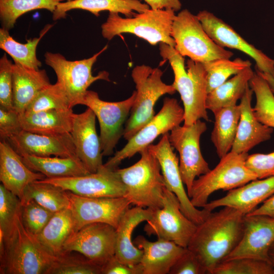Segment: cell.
<instances>
[{
	"label": "cell",
	"instance_id": "obj_20",
	"mask_svg": "<svg viewBox=\"0 0 274 274\" xmlns=\"http://www.w3.org/2000/svg\"><path fill=\"white\" fill-rule=\"evenodd\" d=\"M6 141L20 156H77L71 133L43 134L22 130Z\"/></svg>",
	"mask_w": 274,
	"mask_h": 274
},
{
	"label": "cell",
	"instance_id": "obj_38",
	"mask_svg": "<svg viewBox=\"0 0 274 274\" xmlns=\"http://www.w3.org/2000/svg\"><path fill=\"white\" fill-rule=\"evenodd\" d=\"M203 64L207 72L208 93L228 80L230 76L235 75L252 65L250 60L241 58L233 60L220 58Z\"/></svg>",
	"mask_w": 274,
	"mask_h": 274
},
{
	"label": "cell",
	"instance_id": "obj_6",
	"mask_svg": "<svg viewBox=\"0 0 274 274\" xmlns=\"http://www.w3.org/2000/svg\"><path fill=\"white\" fill-rule=\"evenodd\" d=\"M162 71L146 65H137L131 72L135 84V97L124 129L123 138L130 139L155 116L154 106L162 95L176 91L162 80Z\"/></svg>",
	"mask_w": 274,
	"mask_h": 274
},
{
	"label": "cell",
	"instance_id": "obj_45",
	"mask_svg": "<svg viewBox=\"0 0 274 274\" xmlns=\"http://www.w3.org/2000/svg\"><path fill=\"white\" fill-rule=\"evenodd\" d=\"M246 164L256 176L262 179L274 176V151L268 154L248 155Z\"/></svg>",
	"mask_w": 274,
	"mask_h": 274
},
{
	"label": "cell",
	"instance_id": "obj_40",
	"mask_svg": "<svg viewBox=\"0 0 274 274\" xmlns=\"http://www.w3.org/2000/svg\"><path fill=\"white\" fill-rule=\"evenodd\" d=\"M211 274H274L270 262L250 257L223 260Z\"/></svg>",
	"mask_w": 274,
	"mask_h": 274
},
{
	"label": "cell",
	"instance_id": "obj_18",
	"mask_svg": "<svg viewBox=\"0 0 274 274\" xmlns=\"http://www.w3.org/2000/svg\"><path fill=\"white\" fill-rule=\"evenodd\" d=\"M203 28L211 38L223 48L240 51L251 57L256 70L274 77V60L246 41L231 26L207 10L197 15Z\"/></svg>",
	"mask_w": 274,
	"mask_h": 274
},
{
	"label": "cell",
	"instance_id": "obj_46",
	"mask_svg": "<svg viewBox=\"0 0 274 274\" xmlns=\"http://www.w3.org/2000/svg\"><path fill=\"white\" fill-rule=\"evenodd\" d=\"M169 273L208 274V272L198 258L187 248L173 265Z\"/></svg>",
	"mask_w": 274,
	"mask_h": 274
},
{
	"label": "cell",
	"instance_id": "obj_9",
	"mask_svg": "<svg viewBox=\"0 0 274 274\" xmlns=\"http://www.w3.org/2000/svg\"><path fill=\"white\" fill-rule=\"evenodd\" d=\"M107 48L105 46L90 58L75 61L68 60L60 53L47 52L45 54L46 64L55 73L57 82L63 87L72 108L80 105L88 88L93 82L98 80L110 81L106 71L100 72L95 76L92 74L94 63Z\"/></svg>",
	"mask_w": 274,
	"mask_h": 274
},
{
	"label": "cell",
	"instance_id": "obj_21",
	"mask_svg": "<svg viewBox=\"0 0 274 274\" xmlns=\"http://www.w3.org/2000/svg\"><path fill=\"white\" fill-rule=\"evenodd\" d=\"M96 116L89 108L74 114L71 131L77 157L90 173H96L104 165L100 140L95 126Z\"/></svg>",
	"mask_w": 274,
	"mask_h": 274
},
{
	"label": "cell",
	"instance_id": "obj_13",
	"mask_svg": "<svg viewBox=\"0 0 274 274\" xmlns=\"http://www.w3.org/2000/svg\"><path fill=\"white\" fill-rule=\"evenodd\" d=\"M152 210V216L144 228L146 234L187 248L197 225L182 213L177 196L166 188L162 207Z\"/></svg>",
	"mask_w": 274,
	"mask_h": 274
},
{
	"label": "cell",
	"instance_id": "obj_7",
	"mask_svg": "<svg viewBox=\"0 0 274 274\" xmlns=\"http://www.w3.org/2000/svg\"><path fill=\"white\" fill-rule=\"evenodd\" d=\"M248 156V153L230 151L220 158L215 168L195 179L189 195L192 205L203 208L214 192L219 190L229 191L257 179L246 166Z\"/></svg>",
	"mask_w": 274,
	"mask_h": 274
},
{
	"label": "cell",
	"instance_id": "obj_25",
	"mask_svg": "<svg viewBox=\"0 0 274 274\" xmlns=\"http://www.w3.org/2000/svg\"><path fill=\"white\" fill-rule=\"evenodd\" d=\"M133 242L143 251L140 262L143 274L169 273L173 265L187 249L163 239L150 242L142 235L138 236Z\"/></svg>",
	"mask_w": 274,
	"mask_h": 274
},
{
	"label": "cell",
	"instance_id": "obj_4",
	"mask_svg": "<svg viewBox=\"0 0 274 274\" xmlns=\"http://www.w3.org/2000/svg\"><path fill=\"white\" fill-rule=\"evenodd\" d=\"M139 153L141 158L135 163L116 169L126 188L124 197L137 207L161 208L166 187L160 164L147 148Z\"/></svg>",
	"mask_w": 274,
	"mask_h": 274
},
{
	"label": "cell",
	"instance_id": "obj_39",
	"mask_svg": "<svg viewBox=\"0 0 274 274\" xmlns=\"http://www.w3.org/2000/svg\"><path fill=\"white\" fill-rule=\"evenodd\" d=\"M69 109L72 108L65 91L62 85L56 82L41 90L26 108L24 114L51 109Z\"/></svg>",
	"mask_w": 274,
	"mask_h": 274
},
{
	"label": "cell",
	"instance_id": "obj_52",
	"mask_svg": "<svg viewBox=\"0 0 274 274\" xmlns=\"http://www.w3.org/2000/svg\"><path fill=\"white\" fill-rule=\"evenodd\" d=\"M269 261L274 269V243L271 246L268 251Z\"/></svg>",
	"mask_w": 274,
	"mask_h": 274
},
{
	"label": "cell",
	"instance_id": "obj_31",
	"mask_svg": "<svg viewBox=\"0 0 274 274\" xmlns=\"http://www.w3.org/2000/svg\"><path fill=\"white\" fill-rule=\"evenodd\" d=\"M23 162L31 170L41 173L46 178H58L86 175L90 173L77 157H40L21 156Z\"/></svg>",
	"mask_w": 274,
	"mask_h": 274
},
{
	"label": "cell",
	"instance_id": "obj_16",
	"mask_svg": "<svg viewBox=\"0 0 274 274\" xmlns=\"http://www.w3.org/2000/svg\"><path fill=\"white\" fill-rule=\"evenodd\" d=\"M75 231L88 224L104 223L116 228L131 204L125 197H87L66 191Z\"/></svg>",
	"mask_w": 274,
	"mask_h": 274
},
{
	"label": "cell",
	"instance_id": "obj_26",
	"mask_svg": "<svg viewBox=\"0 0 274 274\" xmlns=\"http://www.w3.org/2000/svg\"><path fill=\"white\" fill-rule=\"evenodd\" d=\"M152 214L151 209L137 206L128 209L124 214L116 228L115 256L120 261L131 266L141 262L143 251L134 245L131 236L134 229L149 220Z\"/></svg>",
	"mask_w": 274,
	"mask_h": 274
},
{
	"label": "cell",
	"instance_id": "obj_19",
	"mask_svg": "<svg viewBox=\"0 0 274 274\" xmlns=\"http://www.w3.org/2000/svg\"><path fill=\"white\" fill-rule=\"evenodd\" d=\"M273 243L274 218L264 215H246L242 239L223 260L250 257L269 262L268 251Z\"/></svg>",
	"mask_w": 274,
	"mask_h": 274
},
{
	"label": "cell",
	"instance_id": "obj_14",
	"mask_svg": "<svg viewBox=\"0 0 274 274\" xmlns=\"http://www.w3.org/2000/svg\"><path fill=\"white\" fill-rule=\"evenodd\" d=\"M116 236V228L110 224H87L69 236L63 247V254L78 252L102 266L115 255Z\"/></svg>",
	"mask_w": 274,
	"mask_h": 274
},
{
	"label": "cell",
	"instance_id": "obj_51",
	"mask_svg": "<svg viewBox=\"0 0 274 274\" xmlns=\"http://www.w3.org/2000/svg\"><path fill=\"white\" fill-rule=\"evenodd\" d=\"M256 71L266 81L271 91L274 94V77L269 74L261 73L256 70Z\"/></svg>",
	"mask_w": 274,
	"mask_h": 274
},
{
	"label": "cell",
	"instance_id": "obj_30",
	"mask_svg": "<svg viewBox=\"0 0 274 274\" xmlns=\"http://www.w3.org/2000/svg\"><path fill=\"white\" fill-rule=\"evenodd\" d=\"M74 231L72 213L70 209H66L54 213L36 238L49 254L58 257L64 255V244Z\"/></svg>",
	"mask_w": 274,
	"mask_h": 274
},
{
	"label": "cell",
	"instance_id": "obj_5",
	"mask_svg": "<svg viewBox=\"0 0 274 274\" xmlns=\"http://www.w3.org/2000/svg\"><path fill=\"white\" fill-rule=\"evenodd\" d=\"M175 16L174 11L166 9H149L125 18L118 13L109 12L106 21L101 26L102 36L111 40L122 33H129L152 45L164 43L175 48L171 31Z\"/></svg>",
	"mask_w": 274,
	"mask_h": 274
},
{
	"label": "cell",
	"instance_id": "obj_42",
	"mask_svg": "<svg viewBox=\"0 0 274 274\" xmlns=\"http://www.w3.org/2000/svg\"><path fill=\"white\" fill-rule=\"evenodd\" d=\"M54 214L33 199L20 202L21 221L25 229L35 237L40 233Z\"/></svg>",
	"mask_w": 274,
	"mask_h": 274
},
{
	"label": "cell",
	"instance_id": "obj_23",
	"mask_svg": "<svg viewBox=\"0 0 274 274\" xmlns=\"http://www.w3.org/2000/svg\"><path fill=\"white\" fill-rule=\"evenodd\" d=\"M23 162L22 157L6 140L0 142V180L6 188L19 197L30 183L45 179Z\"/></svg>",
	"mask_w": 274,
	"mask_h": 274
},
{
	"label": "cell",
	"instance_id": "obj_32",
	"mask_svg": "<svg viewBox=\"0 0 274 274\" xmlns=\"http://www.w3.org/2000/svg\"><path fill=\"white\" fill-rule=\"evenodd\" d=\"M214 125L211 135L220 158L231 151L237 130L241 112L239 105L222 108L213 112Z\"/></svg>",
	"mask_w": 274,
	"mask_h": 274
},
{
	"label": "cell",
	"instance_id": "obj_3",
	"mask_svg": "<svg viewBox=\"0 0 274 274\" xmlns=\"http://www.w3.org/2000/svg\"><path fill=\"white\" fill-rule=\"evenodd\" d=\"M0 257L1 274H48L58 258L25 229L20 210L11 236L0 248Z\"/></svg>",
	"mask_w": 274,
	"mask_h": 274
},
{
	"label": "cell",
	"instance_id": "obj_50",
	"mask_svg": "<svg viewBox=\"0 0 274 274\" xmlns=\"http://www.w3.org/2000/svg\"><path fill=\"white\" fill-rule=\"evenodd\" d=\"M249 215H264L274 218V194L265 200Z\"/></svg>",
	"mask_w": 274,
	"mask_h": 274
},
{
	"label": "cell",
	"instance_id": "obj_47",
	"mask_svg": "<svg viewBox=\"0 0 274 274\" xmlns=\"http://www.w3.org/2000/svg\"><path fill=\"white\" fill-rule=\"evenodd\" d=\"M22 130L20 114L15 109L0 107L1 140H7Z\"/></svg>",
	"mask_w": 274,
	"mask_h": 274
},
{
	"label": "cell",
	"instance_id": "obj_10",
	"mask_svg": "<svg viewBox=\"0 0 274 274\" xmlns=\"http://www.w3.org/2000/svg\"><path fill=\"white\" fill-rule=\"evenodd\" d=\"M184 120V108L176 99L165 97L159 112L129 139L123 148L104 164V166L112 170L116 169L123 160L147 148L160 135L169 132Z\"/></svg>",
	"mask_w": 274,
	"mask_h": 274
},
{
	"label": "cell",
	"instance_id": "obj_28",
	"mask_svg": "<svg viewBox=\"0 0 274 274\" xmlns=\"http://www.w3.org/2000/svg\"><path fill=\"white\" fill-rule=\"evenodd\" d=\"M150 9L147 4L139 0H73L60 3L53 13V19L65 18L67 12L80 9L90 12L96 16L101 11L121 13L126 17H132L136 13Z\"/></svg>",
	"mask_w": 274,
	"mask_h": 274
},
{
	"label": "cell",
	"instance_id": "obj_48",
	"mask_svg": "<svg viewBox=\"0 0 274 274\" xmlns=\"http://www.w3.org/2000/svg\"><path fill=\"white\" fill-rule=\"evenodd\" d=\"M101 274H143L141 263L131 266L120 261L114 255L102 266Z\"/></svg>",
	"mask_w": 274,
	"mask_h": 274
},
{
	"label": "cell",
	"instance_id": "obj_11",
	"mask_svg": "<svg viewBox=\"0 0 274 274\" xmlns=\"http://www.w3.org/2000/svg\"><path fill=\"white\" fill-rule=\"evenodd\" d=\"M207 130L206 123L200 119L190 125L177 126L169 133V142L179 154L181 176L188 196L196 178L210 170L200 148V136Z\"/></svg>",
	"mask_w": 274,
	"mask_h": 274
},
{
	"label": "cell",
	"instance_id": "obj_24",
	"mask_svg": "<svg viewBox=\"0 0 274 274\" xmlns=\"http://www.w3.org/2000/svg\"><path fill=\"white\" fill-rule=\"evenodd\" d=\"M253 90L249 86L238 105L240 118L236 136L231 151L248 153L253 147L269 140L273 128L259 122L256 118L251 106Z\"/></svg>",
	"mask_w": 274,
	"mask_h": 274
},
{
	"label": "cell",
	"instance_id": "obj_1",
	"mask_svg": "<svg viewBox=\"0 0 274 274\" xmlns=\"http://www.w3.org/2000/svg\"><path fill=\"white\" fill-rule=\"evenodd\" d=\"M246 215L230 207L211 212L197 225L188 249L194 253L211 274L237 246L244 233Z\"/></svg>",
	"mask_w": 274,
	"mask_h": 274
},
{
	"label": "cell",
	"instance_id": "obj_29",
	"mask_svg": "<svg viewBox=\"0 0 274 274\" xmlns=\"http://www.w3.org/2000/svg\"><path fill=\"white\" fill-rule=\"evenodd\" d=\"M74 114L72 109H51L20 115L22 130L43 134L70 133Z\"/></svg>",
	"mask_w": 274,
	"mask_h": 274
},
{
	"label": "cell",
	"instance_id": "obj_33",
	"mask_svg": "<svg viewBox=\"0 0 274 274\" xmlns=\"http://www.w3.org/2000/svg\"><path fill=\"white\" fill-rule=\"evenodd\" d=\"M248 67L208 93L206 108L212 112L219 109L235 106L244 95L254 75Z\"/></svg>",
	"mask_w": 274,
	"mask_h": 274
},
{
	"label": "cell",
	"instance_id": "obj_36",
	"mask_svg": "<svg viewBox=\"0 0 274 274\" xmlns=\"http://www.w3.org/2000/svg\"><path fill=\"white\" fill-rule=\"evenodd\" d=\"M65 0H0V18L2 28L9 30L17 19L25 13L38 9L53 12Z\"/></svg>",
	"mask_w": 274,
	"mask_h": 274
},
{
	"label": "cell",
	"instance_id": "obj_15",
	"mask_svg": "<svg viewBox=\"0 0 274 274\" xmlns=\"http://www.w3.org/2000/svg\"><path fill=\"white\" fill-rule=\"evenodd\" d=\"M169 132L162 135L159 142L147 148L158 160L166 188L178 197L182 213L196 225L200 224L211 212L192 205L184 187L179 166V159L174 152L168 139Z\"/></svg>",
	"mask_w": 274,
	"mask_h": 274
},
{
	"label": "cell",
	"instance_id": "obj_43",
	"mask_svg": "<svg viewBox=\"0 0 274 274\" xmlns=\"http://www.w3.org/2000/svg\"><path fill=\"white\" fill-rule=\"evenodd\" d=\"M68 254L58 257L48 274H101L102 266L86 258H78Z\"/></svg>",
	"mask_w": 274,
	"mask_h": 274
},
{
	"label": "cell",
	"instance_id": "obj_2",
	"mask_svg": "<svg viewBox=\"0 0 274 274\" xmlns=\"http://www.w3.org/2000/svg\"><path fill=\"white\" fill-rule=\"evenodd\" d=\"M160 56L167 60L174 74L173 85L181 96L184 110V123L190 125L203 119L209 121L206 108L207 72L203 64L187 60L174 47L164 43H159Z\"/></svg>",
	"mask_w": 274,
	"mask_h": 274
},
{
	"label": "cell",
	"instance_id": "obj_12",
	"mask_svg": "<svg viewBox=\"0 0 274 274\" xmlns=\"http://www.w3.org/2000/svg\"><path fill=\"white\" fill-rule=\"evenodd\" d=\"M135 91L128 98L119 101L110 102L101 99L97 93L87 90L80 105L90 108L97 118L99 127L103 156L113 154L114 149L123 135V125L133 105Z\"/></svg>",
	"mask_w": 274,
	"mask_h": 274
},
{
	"label": "cell",
	"instance_id": "obj_49",
	"mask_svg": "<svg viewBox=\"0 0 274 274\" xmlns=\"http://www.w3.org/2000/svg\"><path fill=\"white\" fill-rule=\"evenodd\" d=\"M150 9L172 10L177 11L181 9L182 4L180 0H144Z\"/></svg>",
	"mask_w": 274,
	"mask_h": 274
},
{
	"label": "cell",
	"instance_id": "obj_27",
	"mask_svg": "<svg viewBox=\"0 0 274 274\" xmlns=\"http://www.w3.org/2000/svg\"><path fill=\"white\" fill-rule=\"evenodd\" d=\"M13 107L23 115L37 94L50 84L45 70H37L13 63L12 70Z\"/></svg>",
	"mask_w": 274,
	"mask_h": 274
},
{
	"label": "cell",
	"instance_id": "obj_22",
	"mask_svg": "<svg viewBox=\"0 0 274 274\" xmlns=\"http://www.w3.org/2000/svg\"><path fill=\"white\" fill-rule=\"evenodd\" d=\"M274 194V176L253 180L228 191L224 197L208 202L203 207L209 212L220 207H230L247 215Z\"/></svg>",
	"mask_w": 274,
	"mask_h": 274
},
{
	"label": "cell",
	"instance_id": "obj_34",
	"mask_svg": "<svg viewBox=\"0 0 274 274\" xmlns=\"http://www.w3.org/2000/svg\"><path fill=\"white\" fill-rule=\"evenodd\" d=\"M52 26V25L47 24L41 31L39 37L29 39L25 44L16 41L10 35L9 30L1 28L0 48L12 57L14 63L38 70L42 63L37 57V47L41 39Z\"/></svg>",
	"mask_w": 274,
	"mask_h": 274
},
{
	"label": "cell",
	"instance_id": "obj_37",
	"mask_svg": "<svg viewBox=\"0 0 274 274\" xmlns=\"http://www.w3.org/2000/svg\"><path fill=\"white\" fill-rule=\"evenodd\" d=\"M249 86L256 96L253 108L256 118L261 123L274 128V94L267 82L256 71L250 80Z\"/></svg>",
	"mask_w": 274,
	"mask_h": 274
},
{
	"label": "cell",
	"instance_id": "obj_44",
	"mask_svg": "<svg viewBox=\"0 0 274 274\" xmlns=\"http://www.w3.org/2000/svg\"><path fill=\"white\" fill-rule=\"evenodd\" d=\"M13 63L6 54L0 59V107L14 109L13 107Z\"/></svg>",
	"mask_w": 274,
	"mask_h": 274
},
{
	"label": "cell",
	"instance_id": "obj_8",
	"mask_svg": "<svg viewBox=\"0 0 274 274\" xmlns=\"http://www.w3.org/2000/svg\"><path fill=\"white\" fill-rule=\"evenodd\" d=\"M171 36L175 49L183 57L202 63L220 58H230L233 53L217 44L208 35L196 15L187 9L176 15Z\"/></svg>",
	"mask_w": 274,
	"mask_h": 274
},
{
	"label": "cell",
	"instance_id": "obj_41",
	"mask_svg": "<svg viewBox=\"0 0 274 274\" xmlns=\"http://www.w3.org/2000/svg\"><path fill=\"white\" fill-rule=\"evenodd\" d=\"M20 200L1 184L0 185V247L11 236L15 218L20 210Z\"/></svg>",
	"mask_w": 274,
	"mask_h": 274
},
{
	"label": "cell",
	"instance_id": "obj_35",
	"mask_svg": "<svg viewBox=\"0 0 274 274\" xmlns=\"http://www.w3.org/2000/svg\"><path fill=\"white\" fill-rule=\"evenodd\" d=\"M30 199L34 200L54 213L70 208V201L66 191L41 180L33 182L26 187L20 202Z\"/></svg>",
	"mask_w": 274,
	"mask_h": 274
},
{
	"label": "cell",
	"instance_id": "obj_17",
	"mask_svg": "<svg viewBox=\"0 0 274 274\" xmlns=\"http://www.w3.org/2000/svg\"><path fill=\"white\" fill-rule=\"evenodd\" d=\"M42 182L52 184L78 195L87 197H124L125 187L116 169L103 165L96 173L86 175L45 178Z\"/></svg>",
	"mask_w": 274,
	"mask_h": 274
},
{
	"label": "cell",
	"instance_id": "obj_53",
	"mask_svg": "<svg viewBox=\"0 0 274 274\" xmlns=\"http://www.w3.org/2000/svg\"><path fill=\"white\" fill-rule=\"evenodd\" d=\"M73 1V0H67V1Z\"/></svg>",
	"mask_w": 274,
	"mask_h": 274
}]
</instances>
